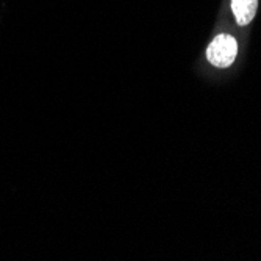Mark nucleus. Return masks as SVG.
Here are the masks:
<instances>
[{
    "label": "nucleus",
    "instance_id": "nucleus-2",
    "mask_svg": "<svg viewBox=\"0 0 261 261\" xmlns=\"http://www.w3.org/2000/svg\"><path fill=\"white\" fill-rule=\"evenodd\" d=\"M258 10V0H231V11L236 23L241 27L249 25Z\"/></svg>",
    "mask_w": 261,
    "mask_h": 261
},
{
    "label": "nucleus",
    "instance_id": "nucleus-1",
    "mask_svg": "<svg viewBox=\"0 0 261 261\" xmlns=\"http://www.w3.org/2000/svg\"><path fill=\"white\" fill-rule=\"evenodd\" d=\"M236 55H238V42L230 35L221 33L213 39L206 49L208 61L221 69H225L233 64Z\"/></svg>",
    "mask_w": 261,
    "mask_h": 261
}]
</instances>
